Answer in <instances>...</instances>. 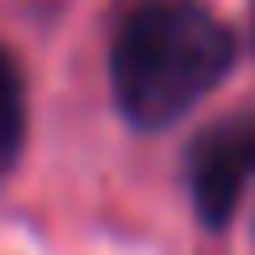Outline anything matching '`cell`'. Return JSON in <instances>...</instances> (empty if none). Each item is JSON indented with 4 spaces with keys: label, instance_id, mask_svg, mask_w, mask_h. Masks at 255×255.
<instances>
[{
    "label": "cell",
    "instance_id": "3957f363",
    "mask_svg": "<svg viewBox=\"0 0 255 255\" xmlns=\"http://www.w3.org/2000/svg\"><path fill=\"white\" fill-rule=\"evenodd\" d=\"M21 141H26V84H21L16 57L0 47V177L16 167Z\"/></svg>",
    "mask_w": 255,
    "mask_h": 255
},
{
    "label": "cell",
    "instance_id": "7a4b0ae2",
    "mask_svg": "<svg viewBox=\"0 0 255 255\" xmlns=\"http://www.w3.org/2000/svg\"><path fill=\"white\" fill-rule=\"evenodd\" d=\"M250 177H255V120H229L208 130L188 156V182L203 224H224Z\"/></svg>",
    "mask_w": 255,
    "mask_h": 255
},
{
    "label": "cell",
    "instance_id": "6da1fadb",
    "mask_svg": "<svg viewBox=\"0 0 255 255\" xmlns=\"http://www.w3.org/2000/svg\"><path fill=\"white\" fill-rule=\"evenodd\" d=\"M235 68V31L203 0H125L110 31V94L135 130L188 120Z\"/></svg>",
    "mask_w": 255,
    "mask_h": 255
}]
</instances>
